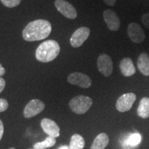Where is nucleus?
<instances>
[{"label": "nucleus", "instance_id": "nucleus-1", "mask_svg": "<svg viewBox=\"0 0 149 149\" xmlns=\"http://www.w3.org/2000/svg\"><path fill=\"white\" fill-rule=\"evenodd\" d=\"M51 31V24L48 20L37 19L26 26L22 31V37L26 42L40 41L49 36Z\"/></svg>", "mask_w": 149, "mask_h": 149}, {"label": "nucleus", "instance_id": "nucleus-2", "mask_svg": "<svg viewBox=\"0 0 149 149\" xmlns=\"http://www.w3.org/2000/svg\"><path fill=\"white\" fill-rule=\"evenodd\" d=\"M60 46L55 40H49L42 42L35 51V57L39 61L47 63L53 61L59 55Z\"/></svg>", "mask_w": 149, "mask_h": 149}, {"label": "nucleus", "instance_id": "nucleus-3", "mask_svg": "<svg viewBox=\"0 0 149 149\" xmlns=\"http://www.w3.org/2000/svg\"><path fill=\"white\" fill-rule=\"evenodd\" d=\"M92 104L93 100L91 97L84 95H77L70 100L68 106L75 114L82 115L90 109Z\"/></svg>", "mask_w": 149, "mask_h": 149}, {"label": "nucleus", "instance_id": "nucleus-4", "mask_svg": "<svg viewBox=\"0 0 149 149\" xmlns=\"http://www.w3.org/2000/svg\"><path fill=\"white\" fill-rule=\"evenodd\" d=\"M97 65L99 71L104 77H110L113 73V63L111 57L107 54L102 53L98 57Z\"/></svg>", "mask_w": 149, "mask_h": 149}, {"label": "nucleus", "instance_id": "nucleus-5", "mask_svg": "<svg viewBox=\"0 0 149 149\" xmlns=\"http://www.w3.org/2000/svg\"><path fill=\"white\" fill-rule=\"evenodd\" d=\"M44 109H45V104L44 102L38 99H33L24 108V117L27 119L31 118L42 113Z\"/></svg>", "mask_w": 149, "mask_h": 149}, {"label": "nucleus", "instance_id": "nucleus-6", "mask_svg": "<svg viewBox=\"0 0 149 149\" xmlns=\"http://www.w3.org/2000/svg\"><path fill=\"white\" fill-rule=\"evenodd\" d=\"M91 34L89 28L82 26L76 30L70 39V44L73 48H79L86 41Z\"/></svg>", "mask_w": 149, "mask_h": 149}, {"label": "nucleus", "instance_id": "nucleus-7", "mask_svg": "<svg viewBox=\"0 0 149 149\" xmlns=\"http://www.w3.org/2000/svg\"><path fill=\"white\" fill-rule=\"evenodd\" d=\"M136 95L133 93H127L121 95L116 102V109L119 112L124 113L130 111L135 102Z\"/></svg>", "mask_w": 149, "mask_h": 149}, {"label": "nucleus", "instance_id": "nucleus-8", "mask_svg": "<svg viewBox=\"0 0 149 149\" xmlns=\"http://www.w3.org/2000/svg\"><path fill=\"white\" fill-rule=\"evenodd\" d=\"M55 6L57 10L61 15L70 19H74L77 18V10L71 3L64 0H55Z\"/></svg>", "mask_w": 149, "mask_h": 149}, {"label": "nucleus", "instance_id": "nucleus-9", "mask_svg": "<svg viewBox=\"0 0 149 149\" xmlns=\"http://www.w3.org/2000/svg\"><path fill=\"white\" fill-rule=\"evenodd\" d=\"M68 81L72 85L83 88H88L92 85V80L87 74L82 72H72L68 76Z\"/></svg>", "mask_w": 149, "mask_h": 149}, {"label": "nucleus", "instance_id": "nucleus-10", "mask_svg": "<svg viewBox=\"0 0 149 149\" xmlns=\"http://www.w3.org/2000/svg\"><path fill=\"white\" fill-rule=\"evenodd\" d=\"M127 33L130 40L135 44H141L145 40V33L139 24L130 23L128 26Z\"/></svg>", "mask_w": 149, "mask_h": 149}, {"label": "nucleus", "instance_id": "nucleus-11", "mask_svg": "<svg viewBox=\"0 0 149 149\" xmlns=\"http://www.w3.org/2000/svg\"><path fill=\"white\" fill-rule=\"evenodd\" d=\"M105 23L110 31H117L120 28V19L115 11L111 9L106 10L103 13Z\"/></svg>", "mask_w": 149, "mask_h": 149}, {"label": "nucleus", "instance_id": "nucleus-12", "mask_svg": "<svg viewBox=\"0 0 149 149\" xmlns=\"http://www.w3.org/2000/svg\"><path fill=\"white\" fill-rule=\"evenodd\" d=\"M41 126L44 133L47 134L48 136L53 137L55 138L59 136L60 128L55 121L48 118H44L41 121Z\"/></svg>", "mask_w": 149, "mask_h": 149}, {"label": "nucleus", "instance_id": "nucleus-13", "mask_svg": "<svg viewBox=\"0 0 149 149\" xmlns=\"http://www.w3.org/2000/svg\"><path fill=\"white\" fill-rule=\"evenodd\" d=\"M120 69L121 72L125 77H130L136 72V68L133 61L129 57L122 59L120 63Z\"/></svg>", "mask_w": 149, "mask_h": 149}, {"label": "nucleus", "instance_id": "nucleus-14", "mask_svg": "<svg viewBox=\"0 0 149 149\" xmlns=\"http://www.w3.org/2000/svg\"><path fill=\"white\" fill-rule=\"evenodd\" d=\"M137 68L139 72L144 76H149V56L146 53H142L137 59Z\"/></svg>", "mask_w": 149, "mask_h": 149}, {"label": "nucleus", "instance_id": "nucleus-15", "mask_svg": "<svg viewBox=\"0 0 149 149\" xmlns=\"http://www.w3.org/2000/svg\"><path fill=\"white\" fill-rule=\"evenodd\" d=\"M109 143V137L107 134L102 133L97 136L93 141L91 149H104Z\"/></svg>", "mask_w": 149, "mask_h": 149}, {"label": "nucleus", "instance_id": "nucleus-16", "mask_svg": "<svg viewBox=\"0 0 149 149\" xmlns=\"http://www.w3.org/2000/svg\"><path fill=\"white\" fill-rule=\"evenodd\" d=\"M139 117L143 119L149 117V98L143 97L139 102V107L137 111Z\"/></svg>", "mask_w": 149, "mask_h": 149}, {"label": "nucleus", "instance_id": "nucleus-17", "mask_svg": "<svg viewBox=\"0 0 149 149\" xmlns=\"http://www.w3.org/2000/svg\"><path fill=\"white\" fill-rule=\"evenodd\" d=\"M85 146V141L82 136L79 134H74L70 138L69 143L70 149H83Z\"/></svg>", "mask_w": 149, "mask_h": 149}, {"label": "nucleus", "instance_id": "nucleus-18", "mask_svg": "<svg viewBox=\"0 0 149 149\" xmlns=\"http://www.w3.org/2000/svg\"><path fill=\"white\" fill-rule=\"evenodd\" d=\"M56 143V139L55 137L48 136L44 141L41 142H37L33 145V148L37 149H46L48 148H51Z\"/></svg>", "mask_w": 149, "mask_h": 149}, {"label": "nucleus", "instance_id": "nucleus-19", "mask_svg": "<svg viewBox=\"0 0 149 149\" xmlns=\"http://www.w3.org/2000/svg\"><path fill=\"white\" fill-rule=\"evenodd\" d=\"M141 141V137L139 133H134L130 135L124 141L125 147H135Z\"/></svg>", "mask_w": 149, "mask_h": 149}, {"label": "nucleus", "instance_id": "nucleus-20", "mask_svg": "<svg viewBox=\"0 0 149 149\" xmlns=\"http://www.w3.org/2000/svg\"><path fill=\"white\" fill-rule=\"evenodd\" d=\"M3 6L8 8H14L20 4L22 0H0Z\"/></svg>", "mask_w": 149, "mask_h": 149}, {"label": "nucleus", "instance_id": "nucleus-21", "mask_svg": "<svg viewBox=\"0 0 149 149\" xmlns=\"http://www.w3.org/2000/svg\"><path fill=\"white\" fill-rule=\"evenodd\" d=\"M8 108V102L5 99L0 98V113L6 111Z\"/></svg>", "mask_w": 149, "mask_h": 149}, {"label": "nucleus", "instance_id": "nucleus-22", "mask_svg": "<svg viewBox=\"0 0 149 149\" xmlns=\"http://www.w3.org/2000/svg\"><path fill=\"white\" fill-rule=\"evenodd\" d=\"M141 20L147 29H149V13H145L141 16Z\"/></svg>", "mask_w": 149, "mask_h": 149}, {"label": "nucleus", "instance_id": "nucleus-23", "mask_svg": "<svg viewBox=\"0 0 149 149\" xmlns=\"http://www.w3.org/2000/svg\"><path fill=\"white\" fill-rule=\"evenodd\" d=\"M6 86V81L4 79L0 77V93H1L3 91Z\"/></svg>", "mask_w": 149, "mask_h": 149}, {"label": "nucleus", "instance_id": "nucleus-24", "mask_svg": "<svg viewBox=\"0 0 149 149\" xmlns=\"http://www.w3.org/2000/svg\"><path fill=\"white\" fill-rule=\"evenodd\" d=\"M103 1L106 4L109 6H113L116 3L117 0H103Z\"/></svg>", "mask_w": 149, "mask_h": 149}, {"label": "nucleus", "instance_id": "nucleus-25", "mask_svg": "<svg viewBox=\"0 0 149 149\" xmlns=\"http://www.w3.org/2000/svg\"><path fill=\"white\" fill-rule=\"evenodd\" d=\"M3 131H4V128H3V124L2 121L0 120V140L2 138L3 135Z\"/></svg>", "mask_w": 149, "mask_h": 149}, {"label": "nucleus", "instance_id": "nucleus-26", "mask_svg": "<svg viewBox=\"0 0 149 149\" xmlns=\"http://www.w3.org/2000/svg\"><path fill=\"white\" fill-rule=\"evenodd\" d=\"M5 73H6L5 68L2 66L1 64H0V77H1V76L3 75Z\"/></svg>", "mask_w": 149, "mask_h": 149}, {"label": "nucleus", "instance_id": "nucleus-27", "mask_svg": "<svg viewBox=\"0 0 149 149\" xmlns=\"http://www.w3.org/2000/svg\"><path fill=\"white\" fill-rule=\"evenodd\" d=\"M58 149H70V148H69V146H66V145H65V146H60Z\"/></svg>", "mask_w": 149, "mask_h": 149}, {"label": "nucleus", "instance_id": "nucleus-28", "mask_svg": "<svg viewBox=\"0 0 149 149\" xmlns=\"http://www.w3.org/2000/svg\"><path fill=\"white\" fill-rule=\"evenodd\" d=\"M8 149H15V148H8Z\"/></svg>", "mask_w": 149, "mask_h": 149}, {"label": "nucleus", "instance_id": "nucleus-29", "mask_svg": "<svg viewBox=\"0 0 149 149\" xmlns=\"http://www.w3.org/2000/svg\"><path fill=\"white\" fill-rule=\"evenodd\" d=\"M29 149H37V148H29Z\"/></svg>", "mask_w": 149, "mask_h": 149}]
</instances>
